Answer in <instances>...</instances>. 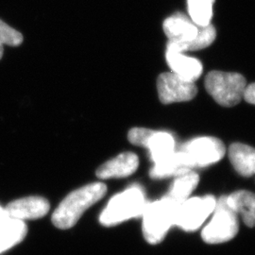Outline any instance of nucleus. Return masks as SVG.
Listing matches in <instances>:
<instances>
[{
    "mask_svg": "<svg viewBox=\"0 0 255 255\" xmlns=\"http://www.w3.org/2000/svg\"><path fill=\"white\" fill-rule=\"evenodd\" d=\"M237 214L229 207L227 197L219 199L214 210V217L202 230L201 237L208 244H219L230 241L238 233Z\"/></svg>",
    "mask_w": 255,
    "mask_h": 255,
    "instance_id": "5",
    "label": "nucleus"
},
{
    "mask_svg": "<svg viewBox=\"0 0 255 255\" xmlns=\"http://www.w3.org/2000/svg\"><path fill=\"white\" fill-rule=\"evenodd\" d=\"M144 193L138 186H131L116 195L101 213L100 221L104 226H114L132 218L142 216L146 206Z\"/></svg>",
    "mask_w": 255,
    "mask_h": 255,
    "instance_id": "2",
    "label": "nucleus"
},
{
    "mask_svg": "<svg viewBox=\"0 0 255 255\" xmlns=\"http://www.w3.org/2000/svg\"><path fill=\"white\" fill-rule=\"evenodd\" d=\"M216 204L217 201L212 196L187 199L177 207L174 225L186 232L196 231L214 212Z\"/></svg>",
    "mask_w": 255,
    "mask_h": 255,
    "instance_id": "6",
    "label": "nucleus"
},
{
    "mask_svg": "<svg viewBox=\"0 0 255 255\" xmlns=\"http://www.w3.org/2000/svg\"><path fill=\"white\" fill-rule=\"evenodd\" d=\"M166 62L171 72L188 82H195L202 74V64L196 58L188 57L182 52L166 48Z\"/></svg>",
    "mask_w": 255,
    "mask_h": 255,
    "instance_id": "13",
    "label": "nucleus"
},
{
    "mask_svg": "<svg viewBox=\"0 0 255 255\" xmlns=\"http://www.w3.org/2000/svg\"><path fill=\"white\" fill-rule=\"evenodd\" d=\"M107 193V186L103 182H93L71 192L60 203L52 215V223L61 230L74 227L83 213L101 201Z\"/></svg>",
    "mask_w": 255,
    "mask_h": 255,
    "instance_id": "1",
    "label": "nucleus"
},
{
    "mask_svg": "<svg viewBox=\"0 0 255 255\" xmlns=\"http://www.w3.org/2000/svg\"><path fill=\"white\" fill-rule=\"evenodd\" d=\"M139 160L134 153L126 152L102 164L97 170V177L101 180L112 178H125L134 173L138 168Z\"/></svg>",
    "mask_w": 255,
    "mask_h": 255,
    "instance_id": "12",
    "label": "nucleus"
},
{
    "mask_svg": "<svg viewBox=\"0 0 255 255\" xmlns=\"http://www.w3.org/2000/svg\"><path fill=\"white\" fill-rule=\"evenodd\" d=\"M157 89L163 104L192 101L198 93L195 82H188L173 72L161 74L158 77Z\"/></svg>",
    "mask_w": 255,
    "mask_h": 255,
    "instance_id": "7",
    "label": "nucleus"
},
{
    "mask_svg": "<svg viewBox=\"0 0 255 255\" xmlns=\"http://www.w3.org/2000/svg\"><path fill=\"white\" fill-rule=\"evenodd\" d=\"M190 156L196 167H203L220 161L225 155V146L218 138L201 137L194 139L182 146Z\"/></svg>",
    "mask_w": 255,
    "mask_h": 255,
    "instance_id": "8",
    "label": "nucleus"
},
{
    "mask_svg": "<svg viewBox=\"0 0 255 255\" xmlns=\"http://www.w3.org/2000/svg\"><path fill=\"white\" fill-rule=\"evenodd\" d=\"M229 158L235 169L241 176L255 174V148L241 143H234L229 148Z\"/></svg>",
    "mask_w": 255,
    "mask_h": 255,
    "instance_id": "14",
    "label": "nucleus"
},
{
    "mask_svg": "<svg viewBox=\"0 0 255 255\" xmlns=\"http://www.w3.org/2000/svg\"><path fill=\"white\" fill-rule=\"evenodd\" d=\"M23 42V35L0 20V43L8 46H20Z\"/></svg>",
    "mask_w": 255,
    "mask_h": 255,
    "instance_id": "21",
    "label": "nucleus"
},
{
    "mask_svg": "<svg viewBox=\"0 0 255 255\" xmlns=\"http://www.w3.org/2000/svg\"><path fill=\"white\" fill-rule=\"evenodd\" d=\"M146 148L149 150L151 160L157 164L175 152L173 136L164 131H154L147 142Z\"/></svg>",
    "mask_w": 255,
    "mask_h": 255,
    "instance_id": "19",
    "label": "nucleus"
},
{
    "mask_svg": "<svg viewBox=\"0 0 255 255\" xmlns=\"http://www.w3.org/2000/svg\"><path fill=\"white\" fill-rule=\"evenodd\" d=\"M214 3L215 0H187L190 19L201 27L211 24Z\"/></svg>",
    "mask_w": 255,
    "mask_h": 255,
    "instance_id": "20",
    "label": "nucleus"
},
{
    "mask_svg": "<svg viewBox=\"0 0 255 255\" xmlns=\"http://www.w3.org/2000/svg\"><path fill=\"white\" fill-rule=\"evenodd\" d=\"M27 233V225L22 220L9 218L0 223V254L22 242Z\"/></svg>",
    "mask_w": 255,
    "mask_h": 255,
    "instance_id": "16",
    "label": "nucleus"
},
{
    "mask_svg": "<svg viewBox=\"0 0 255 255\" xmlns=\"http://www.w3.org/2000/svg\"><path fill=\"white\" fill-rule=\"evenodd\" d=\"M196 165L190 156L185 151L180 150L173 152L163 161L154 164L150 170V177L152 179H164L171 176H180L182 174L192 171Z\"/></svg>",
    "mask_w": 255,
    "mask_h": 255,
    "instance_id": "11",
    "label": "nucleus"
},
{
    "mask_svg": "<svg viewBox=\"0 0 255 255\" xmlns=\"http://www.w3.org/2000/svg\"><path fill=\"white\" fill-rule=\"evenodd\" d=\"M154 133V130L145 128H133L128 131V141L136 146H147L149 138Z\"/></svg>",
    "mask_w": 255,
    "mask_h": 255,
    "instance_id": "22",
    "label": "nucleus"
},
{
    "mask_svg": "<svg viewBox=\"0 0 255 255\" xmlns=\"http://www.w3.org/2000/svg\"><path fill=\"white\" fill-rule=\"evenodd\" d=\"M179 205L164 197L161 201L147 203L143 216V235L149 244H158L174 225Z\"/></svg>",
    "mask_w": 255,
    "mask_h": 255,
    "instance_id": "4",
    "label": "nucleus"
},
{
    "mask_svg": "<svg viewBox=\"0 0 255 255\" xmlns=\"http://www.w3.org/2000/svg\"><path fill=\"white\" fill-rule=\"evenodd\" d=\"M216 37H217L216 28L212 24H209L204 27H200L198 35L190 42L176 43V42L168 41L166 48L182 52V53L187 51H196V50L203 49L211 46L216 40Z\"/></svg>",
    "mask_w": 255,
    "mask_h": 255,
    "instance_id": "18",
    "label": "nucleus"
},
{
    "mask_svg": "<svg viewBox=\"0 0 255 255\" xmlns=\"http://www.w3.org/2000/svg\"><path fill=\"white\" fill-rule=\"evenodd\" d=\"M2 56H3V44L0 43V60H1Z\"/></svg>",
    "mask_w": 255,
    "mask_h": 255,
    "instance_id": "25",
    "label": "nucleus"
},
{
    "mask_svg": "<svg viewBox=\"0 0 255 255\" xmlns=\"http://www.w3.org/2000/svg\"><path fill=\"white\" fill-rule=\"evenodd\" d=\"M229 207L239 214L248 227H255V194L240 190L227 197Z\"/></svg>",
    "mask_w": 255,
    "mask_h": 255,
    "instance_id": "15",
    "label": "nucleus"
},
{
    "mask_svg": "<svg viewBox=\"0 0 255 255\" xmlns=\"http://www.w3.org/2000/svg\"><path fill=\"white\" fill-rule=\"evenodd\" d=\"M7 219H9V217H8L6 211H5V208L0 206V223H2L3 221H5Z\"/></svg>",
    "mask_w": 255,
    "mask_h": 255,
    "instance_id": "24",
    "label": "nucleus"
},
{
    "mask_svg": "<svg viewBox=\"0 0 255 255\" xmlns=\"http://www.w3.org/2000/svg\"><path fill=\"white\" fill-rule=\"evenodd\" d=\"M246 87V79L241 74L211 71L205 78L206 91L224 107H233L242 101Z\"/></svg>",
    "mask_w": 255,
    "mask_h": 255,
    "instance_id": "3",
    "label": "nucleus"
},
{
    "mask_svg": "<svg viewBox=\"0 0 255 255\" xmlns=\"http://www.w3.org/2000/svg\"><path fill=\"white\" fill-rule=\"evenodd\" d=\"M200 27L182 12H176L165 19L163 24L168 41L176 43L190 42L198 35Z\"/></svg>",
    "mask_w": 255,
    "mask_h": 255,
    "instance_id": "10",
    "label": "nucleus"
},
{
    "mask_svg": "<svg viewBox=\"0 0 255 255\" xmlns=\"http://www.w3.org/2000/svg\"><path fill=\"white\" fill-rule=\"evenodd\" d=\"M244 100L247 102L255 105V83H252L247 86L244 93Z\"/></svg>",
    "mask_w": 255,
    "mask_h": 255,
    "instance_id": "23",
    "label": "nucleus"
},
{
    "mask_svg": "<svg viewBox=\"0 0 255 255\" xmlns=\"http://www.w3.org/2000/svg\"><path fill=\"white\" fill-rule=\"evenodd\" d=\"M50 208L49 202L42 197H27L9 203L5 211L9 219L17 220L41 219Z\"/></svg>",
    "mask_w": 255,
    "mask_h": 255,
    "instance_id": "9",
    "label": "nucleus"
},
{
    "mask_svg": "<svg viewBox=\"0 0 255 255\" xmlns=\"http://www.w3.org/2000/svg\"><path fill=\"white\" fill-rule=\"evenodd\" d=\"M199 182V175L193 171L177 176L171 187V190L164 197L174 202L175 204L180 205L183 201L188 199L192 192L197 187Z\"/></svg>",
    "mask_w": 255,
    "mask_h": 255,
    "instance_id": "17",
    "label": "nucleus"
}]
</instances>
